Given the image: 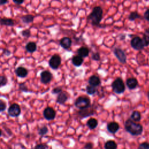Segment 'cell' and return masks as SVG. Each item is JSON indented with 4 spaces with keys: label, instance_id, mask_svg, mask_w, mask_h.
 I'll use <instances>...</instances> for the list:
<instances>
[{
    "label": "cell",
    "instance_id": "1",
    "mask_svg": "<svg viewBox=\"0 0 149 149\" xmlns=\"http://www.w3.org/2000/svg\"><path fill=\"white\" fill-rule=\"evenodd\" d=\"M124 125L126 132L132 136H139L143 133V126L140 123L133 121L130 118L125 121Z\"/></svg>",
    "mask_w": 149,
    "mask_h": 149
},
{
    "label": "cell",
    "instance_id": "2",
    "mask_svg": "<svg viewBox=\"0 0 149 149\" xmlns=\"http://www.w3.org/2000/svg\"><path fill=\"white\" fill-rule=\"evenodd\" d=\"M103 10L100 6L93 8L91 12L87 16V19L90 20L93 26H100V22L102 19Z\"/></svg>",
    "mask_w": 149,
    "mask_h": 149
},
{
    "label": "cell",
    "instance_id": "3",
    "mask_svg": "<svg viewBox=\"0 0 149 149\" xmlns=\"http://www.w3.org/2000/svg\"><path fill=\"white\" fill-rule=\"evenodd\" d=\"M112 90L118 94L123 93L125 91V85L123 80L120 77H117L115 79L111 84Z\"/></svg>",
    "mask_w": 149,
    "mask_h": 149
},
{
    "label": "cell",
    "instance_id": "4",
    "mask_svg": "<svg viewBox=\"0 0 149 149\" xmlns=\"http://www.w3.org/2000/svg\"><path fill=\"white\" fill-rule=\"evenodd\" d=\"M91 105L90 99L86 96H80L77 97L74 101V105L76 108L84 109L88 108Z\"/></svg>",
    "mask_w": 149,
    "mask_h": 149
},
{
    "label": "cell",
    "instance_id": "5",
    "mask_svg": "<svg viewBox=\"0 0 149 149\" xmlns=\"http://www.w3.org/2000/svg\"><path fill=\"white\" fill-rule=\"evenodd\" d=\"M131 47L135 50L141 51L144 48V45L142 38L139 36L133 37L130 41Z\"/></svg>",
    "mask_w": 149,
    "mask_h": 149
},
{
    "label": "cell",
    "instance_id": "6",
    "mask_svg": "<svg viewBox=\"0 0 149 149\" xmlns=\"http://www.w3.org/2000/svg\"><path fill=\"white\" fill-rule=\"evenodd\" d=\"M50 68L54 70H56L61 64V58L58 54L53 55L48 61Z\"/></svg>",
    "mask_w": 149,
    "mask_h": 149
},
{
    "label": "cell",
    "instance_id": "7",
    "mask_svg": "<svg viewBox=\"0 0 149 149\" xmlns=\"http://www.w3.org/2000/svg\"><path fill=\"white\" fill-rule=\"evenodd\" d=\"M8 113L10 117H18L21 113V108L20 105L16 103L11 104L8 109Z\"/></svg>",
    "mask_w": 149,
    "mask_h": 149
},
{
    "label": "cell",
    "instance_id": "8",
    "mask_svg": "<svg viewBox=\"0 0 149 149\" xmlns=\"http://www.w3.org/2000/svg\"><path fill=\"white\" fill-rule=\"evenodd\" d=\"M113 54L119 61V62L122 64L126 63L127 56L125 51L122 49L118 47H115L113 49Z\"/></svg>",
    "mask_w": 149,
    "mask_h": 149
},
{
    "label": "cell",
    "instance_id": "9",
    "mask_svg": "<svg viewBox=\"0 0 149 149\" xmlns=\"http://www.w3.org/2000/svg\"><path fill=\"white\" fill-rule=\"evenodd\" d=\"M43 116L47 120H54L56 116V111L53 108L47 107L43 111Z\"/></svg>",
    "mask_w": 149,
    "mask_h": 149
},
{
    "label": "cell",
    "instance_id": "10",
    "mask_svg": "<svg viewBox=\"0 0 149 149\" xmlns=\"http://www.w3.org/2000/svg\"><path fill=\"white\" fill-rule=\"evenodd\" d=\"M78 115L81 119H83L87 118L88 116L93 115L95 113V110L94 109L93 107H91V105L87 108L84 109H81L78 111Z\"/></svg>",
    "mask_w": 149,
    "mask_h": 149
},
{
    "label": "cell",
    "instance_id": "11",
    "mask_svg": "<svg viewBox=\"0 0 149 149\" xmlns=\"http://www.w3.org/2000/svg\"><path fill=\"white\" fill-rule=\"evenodd\" d=\"M52 79V74L48 70H44L40 73V80L42 84H47Z\"/></svg>",
    "mask_w": 149,
    "mask_h": 149
},
{
    "label": "cell",
    "instance_id": "12",
    "mask_svg": "<svg viewBox=\"0 0 149 149\" xmlns=\"http://www.w3.org/2000/svg\"><path fill=\"white\" fill-rule=\"evenodd\" d=\"M72 40L68 37H64L62 38L59 41L60 45L65 49H69L72 45Z\"/></svg>",
    "mask_w": 149,
    "mask_h": 149
},
{
    "label": "cell",
    "instance_id": "13",
    "mask_svg": "<svg viewBox=\"0 0 149 149\" xmlns=\"http://www.w3.org/2000/svg\"><path fill=\"white\" fill-rule=\"evenodd\" d=\"M15 73L17 77L24 78L27 76L29 72L26 68L23 66H19L15 70Z\"/></svg>",
    "mask_w": 149,
    "mask_h": 149
},
{
    "label": "cell",
    "instance_id": "14",
    "mask_svg": "<svg viewBox=\"0 0 149 149\" xmlns=\"http://www.w3.org/2000/svg\"><path fill=\"white\" fill-rule=\"evenodd\" d=\"M119 125L116 122H111L108 123L107 126L108 131L112 134L116 133L119 130Z\"/></svg>",
    "mask_w": 149,
    "mask_h": 149
},
{
    "label": "cell",
    "instance_id": "15",
    "mask_svg": "<svg viewBox=\"0 0 149 149\" xmlns=\"http://www.w3.org/2000/svg\"><path fill=\"white\" fill-rule=\"evenodd\" d=\"M126 86L129 90H133L138 86V81L134 77H129L126 81Z\"/></svg>",
    "mask_w": 149,
    "mask_h": 149
},
{
    "label": "cell",
    "instance_id": "16",
    "mask_svg": "<svg viewBox=\"0 0 149 149\" xmlns=\"http://www.w3.org/2000/svg\"><path fill=\"white\" fill-rule=\"evenodd\" d=\"M88 82L89 84L88 85H90L91 86L95 87L97 86H99L101 83L100 77L96 75L91 76L88 79Z\"/></svg>",
    "mask_w": 149,
    "mask_h": 149
},
{
    "label": "cell",
    "instance_id": "17",
    "mask_svg": "<svg viewBox=\"0 0 149 149\" xmlns=\"http://www.w3.org/2000/svg\"><path fill=\"white\" fill-rule=\"evenodd\" d=\"M68 99V94L67 93L62 91V93L58 94V96L56 97V102L59 104H64Z\"/></svg>",
    "mask_w": 149,
    "mask_h": 149
},
{
    "label": "cell",
    "instance_id": "18",
    "mask_svg": "<svg viewBox=\"0 0 149 149\" xmlns=\"http://www.w3.org/2000/svg\"><path fill=\"white\" fill-rule=\"evenodd\" d=\"M77 55L80 56L81 58L87 57L90 53V50L87 47H81L77 51Z\"/></svg>",
    "mask_w": 149,
    "mask_h": 149
},
{
    "label": "cell",
    "instance_id": "19",
    "mask_svg": "<svg viewBox=\"0 0 149 149\" xmlns=\"http://www.w3.org/2000/svg\"><path fill=\"white\" fill-rule=\"evenodd\" d=\"M0 24L6 26H13L15 25V22L13 19L7 17L0 18Z\"/></svg>",
    "mask_w": 149,
    "mask_h": 149
},
{
    "label": "cell",
    "instance_id": "20",
    "mask_svg": "<svg viewBox=\"0 0 149 149\" xmlns=\"http://www.w3.org/2000/svg\"><path fill=\"white\" fill-rule=\"evenodd\" d=\"M72 63L76 67H80L83 63V58L79 55H74L72 58Z\"/></svg>",
    "mask_w": 149,
    "mask_h": 149
},
{
    "label": "cell",
    "instance_id": "21",
    "mask_svg": "<svg viewBox=\"0 0 149 149\" xmlns=\"http://www.w3.org/2000/svg\"><path fill=\"white\" fill-rule=\"evenodd\" d=\"M25 48L26 51L29 53L34 52L37 50V44L34 42L30 41L26 44Z\"/></svg>",
    "mask_w": 149,
    "mask_h": 149
},
{
    "label": "cell",
    "instance_id": "22",
    "mask_svg": "<svg viewBox=\"0 0 149 149\" xmlns=\"http://www.w3.org/2000/svg\"><path fill=\"white\" fill-rule=\"evenodd\" d=\"M98 123V120L95 118H91L87 120V122L86 123V125L88 127V128L90 129L93 130V129H95L97 127Z\"/></svg>",
    "mask_w": 149,
    "mask_h": 149
},
{
    "label": "cell",
    "instance_id": "23",
    "mask_svg": "<svg viewBox=\"0 0 149 149\" xmlns=\"http://www.w3.org/2000/svg\"><path fill=\"white\" fill-rule=\"evenodd\" d=\"M144 47H147L149 45V27L145 29L143 34V38Z\"/></svg>",
    "mask_w": 149,
    "mask_h": 149
},
{
    "label": "cell",
    "instance_id": "24",
    "mask_svg": "<svg viewBox=\"0 0 149 149\" xmlns=\"http://www.w3.org/2000/svg\"><path fill=\"white\" fill-rule=\"evenodd\" d=\"M141 113L138 111H134L132 112L131 115H130V119L132 120L134 122H139L141 120Z\"/></svg>",
    "mask_w": 149,
    "mask_h": 149
},
{
    "label": "cell",
    "instance_id": "25",
    "mask_svg": "<svg viewBox=\"0 0 149 149\" xmlns=\"http://www.w3.org/2000/svg\"><path fill=\"white\" fill-rule=\"evenodd\" d=\"M34 16L32 15H26L21 17V20L23 23L29 24L32 23L34 21Z\"/></svg>",
    "mask_w": 149,
    "mask_h": 149
},
{
    "label": "cell",
    "instance_id": "26",
    "mask_svg": "<svg viewBox=\"0 0 149 149\" xmlns=\"http://www.w3.org/2000/svg\"><path fill=\"white\" fill-rule=\"evenodd\" d=\"M105 149H117V144L113 140H108L104 144Z\"/></svg>",
    "mask_w": 149,
    "mask_h": 149
},
{
    "label": "cell",
    "instance_id": "27",
    "mask_svg": "<svg viewBox=\"0 0 149 149\" xmlns=\"http://www.w3.org/2000/svg\"><path fill=\"white\" fill-rule=\"evenodd\" d=\"M86 93L87 94L92 95H94L95 93H97L98 90L95 87H93L90 85H87L86 86Z\"/></svg>",
    "mask_w": 149,
    "mask_h": 149
},
{
    "label": "cell",
    "instance_id": "28",
    "mask_svg": "<svg viewBox=\"0 0 149 149\" xmlns=\"http://www.w3.org/2000/svg\"><path fill=\"white\" fill-rule=\"evenodd\" d=\"M140 15L136 11H133L130 13L128 16V20L130 21H134L137 19L140 18Z\"/></svg>",
    "mask_w": 149,
    "mask_h": 149
},
{
    "label": "cell",
    "instance_id": "29",
    "mask_svg": "<svg viewBox=\"0 0 149 149\" xmlns=\"http://www.w3.org/2000/svg\"><path fill=\"white\" fill-rule=\"evenodd\" d=\"M48 132V129L46 126H42L38 129V134L41 136L45 135Z\"/></svg>",
    "mask_w": 149,
    "mask_h": 149
},
{
    "label": "cell",
    "instance_id": "30",
    "mask_svg": "<svg viewBox=\"0 0 149 149\" xmlns=\"http://www.w3.org/2000/svg\"><path fill=\"white\" fill-rule=\"evenodd\" d=\"M19 90L24 93H27L29 91V88L25 83H20L19 84Z\"/></svg>",
    "mask_w": 149,
    "mask_h": 149
},
{
    "label": "cell",
    "instance_id": "31",
    "mask_svg": "<svg viewBox=\"0 0 149 149\" xmlns=\"http://www.w3.org/2000/svg\"><path fill=\"white\" fill-rule=\"evenodd\" d=\"M8 83V79L5 76H0V87L6 85Z\"/></svg>",
    "mask_w": 149,
    "mask_h": 149
},
{
    "label": "cell",
    "instance_id": "32",
    "mask_svg": "<svg viewBox=\"0 0 149 149\" xmlns=\"http://www.w3.org/2000/svg\"><path fill=\"white\" fill-rule=\"evenodd\" d=\"M21 34L23 37L26 38H29L31 36V32L29 29H25L21 31Z\"/></svg>",
    "mask_w": 149,
    "mask_h": 149
},
{
    "label": "cell",
    "instance_id": "33",
    "mask_svg": "<svg viewBox=\"0 0 149 149\" xmlns=\"http://www.w3.org/2000/svg\"><path fill=\"white\" fill-rule=\"evenodd\" d=\"M62 88L61 87H56L54 88L52 91H51V93L52 94H59V93H62Z\"/></svg>",
    "mask_w": 149,
    "mask_h": 149
},
{
    "label": "cell",
    "instance_id": "34",
    "mask_svg": "<svg viewBox=\"0 0 149 149\" xmlns=\"http://www.w3.org/2000/svg\"><path fill=\"white\" fill-rule=\"evenodd\" d=\"M6 108V103L2 100H0V112H3Z\"/></svg>",
    "mask_w": 149,
    "mask_h": 149
},
{
    "label": "cell",
    "instance_id": "35",
    "mask_svg": "<svg viewBox=\"0 0 149 149\" xmlns=\"http://www.w3.org/2000/svg\"><path fill=\"white\" fill-rule=\"evenodd\" d=\"M91 59L94 61H98L100 60L101 58H100V54L99 52H94L91 55Z\"/></svg>",
    "mask_w": 149,
    "mask_h": 149
},
{
    "label": "cell",
    "instance_id": "36",
    "mask_svg": "<svg viewBox=\"0 0 149 149\" xmlns=\"http://www.w3.org/2000/svg\"><path fill=\"white\" fill-rule=\"evenodd\" d=\"M48 146L45 144H38L36 145L32 149H47Z\"/></svg>",
    "mask_w": 149,
    "mask_h": 149
},
{
    "label": "cell",
    "instance_id": "37",
    "mask_svg": "<svg viewBox=\"0 0 149 149\" xmlns=\"http://www.w3.org/2000/svg\"><path fill=\"white\" fill-rule=\"evenodd\" d=\"M138 149H149V143L147 142H144L141 143L139 145Z\"/></svg>",
    "mask_w": 149,
    "mask_h": 149
},
{
    "label": "cell",
    "instance_id": "38",
    "mask_svg": "<svg viewBox=\"0 0 149 149\" xmlns=\"http://www.w3.org/2000/svg\"><path fill=\"white\" fill-rule=\"evenodd\" d=\"M143 17L144 18L147 20V21H148L149 22V9H147L145 12L144 13V15H143Z\"/></svg>",
    "mask_w": 149,
    "mask_h": 149
},
{
    "label": "cell",
    "instance_id": "39",
    "mask_svg": "<svg viewBox=\"0 0 149 149\" xmlns=\"http://www.w3.org/2000/svg\"><path fill=\"white\" fill-rule=\"evenodd\" d=\"M93 147V144L92 143H87L84 146V148L85 149H92Z\"/></svg>",
    "mask_w": 149,
    "mask_h": 149
},
{
    "label": "cell",
    "instance_id": "40",
    "mask_svg": "<svg viewBox=\"0 0 149 149\" xmlns=\"http://www.w3.org/2000/svg\"><path fill=\"white\" fill-rule=\"evenodd\" d=\"M3 54L5 56H9V55H10L11 52H10V51L9 50L5 49H4V50H3Z\"/></svg>",
    "mask_w": 149,
    "mask_h": 149
},
{
    "label": "cell",
    "instance_id": "41",
    "mask_svg": "<svg viewBox=\"0 0 149 149\" xmlns=\"http://www.w3.org/2000/svg\"><path fill=\"white\" fill-rule=\"evenodd\" d=\"M13 2L16 3V5H21L22 3H23L24 2V1H15V0H13Z\"/></svg>",
    "mask_w": 149,
    "mask_h": 149
},
{
    "label": "cell",
    "instance_id": "42",
    "mask_svg": "<svg viewBox=\"0 0 149 149\" xmlns=\"http://www.w3.org/2000/svg\"><path fill=\"white\" fill-rule=\"evenodd\" d=\"M9 1L7 0H0V5H3L8 3Z\"/></svg>",
    "mask_w": 149,
    "mask_h": 149
},
{
    "label": "cell",
    "instance_id": "43",
    "mask_svg": "<svg viewBox=\"0 0 149 149\" xmlns=\"http://www.w3.org/2000/svg\"><path fill=\"white\" fill-rule=\"evenodd\" d=\"M147 98H148V100H149V91L147 92Z\"/></svg>",
    "mask_w": 149,
    "mask_h": 149
},
{
    "label": "cell",
    "instance_id": "44",
    "mask_svg": "<svg viewBox=\"0 0 149 149\" xmlns=\"http://www.w3.org/2000/svg\"><path fill=\"white\" fill-rule=\"evenodd\" d=\"M2 130L0 129V136H1V135H2Z\"/></svg>",
    "mask_w": 149,
    "mask_h": 149
}]
</instances>
